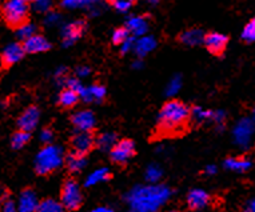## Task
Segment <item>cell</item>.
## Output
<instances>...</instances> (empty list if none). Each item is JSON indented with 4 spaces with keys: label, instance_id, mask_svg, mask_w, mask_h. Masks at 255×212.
Here are the masks:
<instances>
[{
    "label": "cell",
    "instance_id": "33",
    "mask_svg": "<svg viewBox=\"0 0 255 212\" xmlns=\"http://www.w3.org/2000/svg\"><path fill=\"white\" fill-rule=\"evenodd\" d=\"M91 3V0H63V7L66 8H80Z\"/></svg>",
    "mask_w": 255,
    "mask_h": 212
},
{
    "label": "cell",
    "instance_id": "35",
    "mask_svg": "<svg viewBox=\"0 0 255 212\" xmlns=\"http://www.w3.org/2000/svg\"><path fill=\"white\" fill-rule=\"evenodd\" d=\"M114 5H115V8H117L118 11H121V12H127L131 7V1H128V0H117V1L114 3Z\"/></svg>",
    "mask_w": 255,
    "mask_h": 212
},
{
    "label": "cell",
    "instance_id": "8",
    "mask_svg": "<svg viewBox=\"0 0 255 212\" xmlns=\"http://www.w3.org/2000/svg\"><path fill=\"white\" fill-rule=\"evenodd\" d=\"M39 117H40V112L36 107H28L24 112L21 113L20 117L17 119V127L19 131H24V132H31L32 129L38 125Z\"/></svg>",
    "mask_w": 255,
    "mask_h": 212
},
{
    "label": "cell",
    "instance_id": "21",
    "mask_svg": "<svg viewBox=\"0 0 255 212\" xmlns=\"http://www.w3.org/2000/svg\"><path fill=\"white\" fill-rule=\"evenodd\" d=\"M78 102H79V94L75 91H72L70 88L64 90V91L60 94V96H59V103H60V106L64 107V108H71V107H74Z\"/></svg>",
    "mask_w": 255,
    "mask_h": 212
},
{
    "label": "cell",
    "instance_id": "1",
    "mask_svg": "<svg viewBox=\"0 0 255 212\" xmlns=\"http://www.w3.org/2000/svg\"><path fill=\"white\" fill-rule=\"evenodd\" d=\"M170 192L166 186H144L134 188L127 200L132 212H155L167 202Z\"/></svg>",
    "mask_w": 255,
    "mask_h": 212
},
{
    "label": "cell",
    "instance_id": "14",
    "mask_svg": "<svg viewBox=\"0 0 255 212\" xmlns=\"http://www.w3.org/2000/svg\"><path fill=\"white\" fill-rule=\"evenodd\" d=\"M24 54V48H23L21 44H19V43H11L3 51V54H1V62L7 67L12 66V64L19 62V60H21Z\"/></svg>",
    "mask_w": 255,
    "mask_h": 212
},
{
    "label": "cell",
    "instance_id": "4",
    "mask_svg": "<svg viewBox=\"0 0 255 212\" xmlns=\"http://www.w3.org/2000/svg\"><path fill=\"white\" fill-rule=\"evenodd\" d=\"M82 203H83V196H82L79 184L74 179L66 180L60 192V204L63 208L75 211L82 206Z\"/></svg>",
    "mask_w": 255,
    "mask_h": 212
},
{
    "label": "cell",
    "instance_id": "27",
    "mask_svg": "<svg viewBox=\"0 0 255 212\" xmlns=\"http://www.w3.org/2000/svg\"><path fill=\"white\" fill-rule=\"evenodd\" d=\"M31 136H29V132H24V131H17V132L13 133L12 140H11V144L15 150H19L21 147H24L27 143L29 141Z\"/></svg>",
    "mask_w": 255,
    "mask_h": 212
},
{
    "label": "cell",
    "instance_id": "26",
    "mask_svg": "<svg viewBox=\"0 0 255 212\" xmlns=\"http://www.w3.org/2000/svg\"><path fill=\"white\" fill-rule=\"evenodd\" d=\"M127 27L130 28L131 32H134L135 35H143L147 29V23L143 17H132L127 23Z\"/></svg>",
    "mask_w": 255,
    "mask_h": 212
},
{
    "label": "cell",
    "instance_id": "23",
    "mask_svg": "<svg viewBox=\"0 0 255 212\" xmlns=\"http://www.w3.org/2000/svg\"><path fill=\"white\" fill-rule=\"evenodd\" d=\"M156 46V43H155L154 38H150V36H144L138 42H135V51H136V54L138 55H147L150 51H152Z\"/></svg>",
    "mask_w": 255,
    "mask_h": 212
},
{
    "label": "cell",
    "instance_id": "20",
    "mask_svg": "<svg viewBox=\"0 0 255 212\" xmlns=\"http://www.w3.org/2000/svg\"><path fill=\"white\" fill-rule=\"evenodd\" d=\"M111 178V175H110L109 168H98L92 172L90 176L86 180V186L87 187H91V186H95L98 183H102V182H106V180H109Z\"/></svg>",
    "mask_w": 255,
    "mask_h": 212
},
{
    "label": "cell",
    "instance_id": "28",
    "mask_svg": "<svg viewBox=\"0 0 255 212\" xmlns=\"http://www.w3.org/2000/svg\"><path fill=\"white\" fill-rule=\"evenodd\" d=\"M190 113H193V119L197 123H203L206 120H214V112H211V111H205L201 107H195Z\"/></svg>",
    "mask_w": 255,
    "mask_h": 212
},
{
    "label": "cell",
    "instance_id": "34",
    "mask_svg": "<svg viewBox=\"0 0 255 212\" xmlns=\"http://www.w3.org/2000/svg\"><path fill=\"white\" fill-rule=\"evenodd\" d=\"M180 78L179 76H175L174 79L170 82V84H168L167 87V94L168 95H174V94H176L178 92V90L180 88Z\"/></svg>",
    "mask_w": 255,
    "mask_h": 212
},
{
    "label": "cell",
    "instance_id": "47",
    "mask_svg": "<svg viewBox=\"0 0 255 212\" xmlns=\"http://www.w3.org/2000/svg\"><path fill=\"white\" fill-rule=\"evenodd\" d=\"M109 1H113V3H115V1H117V0H109Z\"/></svg>",
    "mask_w": 255,
    "mask_h": 212
},
{
    "label": "cell",
    "instance_id": "19",
    "mask_svg": "<svg viewBox=\"0 0 255 212\" xmlns=\"http://www.w3.org/2000/svg\"><path fill=\"white\" fill-rule=\"evenodd\" d=\"M225 167L227 170L235 171V172H245L250 170L251 162L246 158H229L225 162Z\"/></svg>",
    "mask_w": 255,
    "mask_h": 212
},
{
    "label": "cell",
    "instance_id": "9",
    "mask_svg": "<svg viewBox=\"0 0 255 212\" xmlns=\"http://www.w3.org/2000/svg\"><path fill=\"white\" fill-rule=\"evenodd\" d=\"M254 131V123L253 119H242L239 121L237 127L234 129V137L235 141L238 143L239 146H247L250 143L251 135Z\"/></svg>",
    "mask_w": 255,
    "mask_h": 212
},
{
    "label": "cell",
    "instance_id": "24",
    "mask_svg": "<svg viewBox=\"0 0 255 212\" xmlns=\"http://www.w3.org/2000/svg\"><path fill=\"white\" fill-rule=\"evenodd\" d=\"M84 166H86V158L82 155L71 154L67 158V168L74 174L80 172L84 168Z\"/></svg>",
    "mask_w": 255,
    "mask_h": 212
},
{
    "label": "cell",
    "instance_id": "25",
    "mask_svg": "<svg viewBox=\"0 0 255 212\" xmlns=\"http://www.w3.org/2000/svg\"><path fill=\"white\" fill-rule=\"evenodd\" d=\"M36 212H64V208L56 200L46 199L43 202H39L38 211Z\"/></svg>",
    "mask_w": 255,
    "mask_h": 212
},
{
    "label": "cell",
    "instance_id": "42",
    "mask_svg": "<svg viewBox=\"0 0 255 212\" xmlns=\"http://www.w3.org/2000/svg\"><path fill=\"white\" fill-rule=\"evenodd\" d=\"M243 212H255L254 200H250V202H249V203L246 204V207H245Z\"/></svg>",
    "mask_w": 255,
    "mask_h": 212
},
{
    "label": "cell",
    "instance_id": "16",
    "mask_svg": "<svg viewBox=\"0 0 255 212\" xmlns=\"http://www.w3.org/2000/svg\"><path fill=\"white\" fill-rule=\"evenodd\" d=\"M187 203L191 210L198 211V210H202L209 204V195L202 190H193L188 194Z\"/></svg>",
    "mask_w": 255,
    "mask_h": 212
},
{
    "label": "cell",
    "instance_id": "29",
    "mask_svg": "<svg viewBox=\"0 0 255 212\" xmlns=\"http://www.w3.org/2000/svg\"><path fill=\"white\" fill-rule=\"evenodd\" d=\"M35 29H36L35 28V25L29 24V23H23V24L17 27V38L21 39V40H27V39L31 38L32 35H35Z\"/></svg>",
    "mask_w": 255,
    "mask_h": 212
},
{
    "label": "cell",
    "instance_id": "13",
    "mask_svg": "<svg viewBox=\"0 0 255 212\" xmlns=\"http://www.w3.org/2000/svg\"><path fill=\"white\" fill-rule=\"evenodd\" d=\"M50 42L47 40L44 36L42 35H32L31 38H28L27 40H24V44H23V48H24V52H28V54H39V52H44V51L50 50Z\"/></svg>",
    "mask_w": 255,
    "mask_h": 212
},
{
    "label": "cell",
    "instance_id": "7",
    "mask_svg": "<svg viewBox=\"0 0 255 212\" xmlns=\"http://www.w3.org/2000/svg\"><path fill=\"white\" fill-rule=\"evenodd\" d=\"M71 146L72 150H74L72 154L86 156V155L94 148V146H95V137L92 136L91 132L78 131V132L72 136Z\"/></svg>",
    "mask_w": 255,
    "mask_h": 212
},
{
    "label": "cell",
    "instance_id": "45",
    "mask_svg": "<svg viewBox=\"0 0 255 212\" xmlns=\"http://www.w3.org/2000/svg\"><path fill=\"white\" fill-rule=\"evenodd\" d=\"M94 212H113L111 210H107V208H99V210H95Z\"/></svg>",
    "mask_w": 255,
    "mask_h": 212
},
{
    "label": "cell",
    "instance_id": "17",
    "mask_svg": "<svg viewBox=\"0 0 255 212\" xmlns=\"http://www.w3.org/2000/svg\"><path fill=\"white\" fill-rule=\"evenodd\" d=\"M82 96L84 102H101L106 96V90L102 86H91V87L84 88L80 91L79 98Z\"/></svg>",
    "mask_w": 255,
    "mask_h": 212
},
{
    "label": "cell",
    "instance_id": "5",
    "mask_svg": "<svg viewBox=\"0 0 255 212\" xmlns=\"http://www.w3.org/2000/svg\"><path fill=\"white\" fill-rule=\"evenodd\" d=\"M3 13L7 23L12 27H19L23 23H25L27 13H28V7L27 3L23 0H7L3 8Z\"/></svg>",
    "mask_w": 255,
    "mask_h": 212
},
{
    "label": "cell",
    "instance_id": "36",
    "mask_svg": "<svg viewBox=\"0 0 255 212\" xmlns=\"http://www.w3.org/2000/svg\"><path fill=\"white\" fill-rule=\"evenodd\" d=\"M52 137H54V133H52V131L48 128H44L40 132V140L43 141V143H46V144H48L51 140H52Z\"/></svg>",
    "mask_w": 255,
    "mask_h": 212
},
{
    "label": "cell",
    "instance_id": "12",
    "mask_svg": "<svg viewBox=\"0 0 255 212\" xmlns=\"http://www.w3.org/2000/svg\"><path fill=\"white\" fill-rule=\"evenodd\" d=\"M203 42H205L206 47H207V50L210 52H213L214 55H221L223 50L226 48L229 39L225 35H222V33L211 32L209 35H206Z\"/></svg>",
    "mask_w": 255,
    "mask_h": 212
},
{
    "label": "cell",
    "instance_id": "11",
    "mask_svg": "<svg viewBox=\"0 0 255 212\" xmlns=\"http://www.w3.org/2000/svg\"><path fill=\"white\" fill-rule=\"evenodd\" d=\"M38 196L32 190H24L17 200V212H36L38 211Z\"/></svg>",
    "mask_w": 255,
    "mask_h": 212
},
{
    "label": "cell",
    "instance_id": "32",
    "mask_svg": "<svg viewBox=\"0 0 255 212\" xmlns=\"http://www.w3.org/2000/svg\"><path fill=\"white\" fill-rule=\"evenodd\" d=\"M128 39V29L127 28H118L115 29V32L113 35V42L115 44H122Z\"/></svg>",
    "mask_w": 255,
    "mask_h": 212
},
{
    "label": "cell",
    "instance_id": "40",
    "mask_svg": "<svg viewBox=\"0 0 255 212\" xmlns=\"http://www.w3.org/2000/svg\"><path fill=\"white\" fill-rule=\"evenodd\" d=\"M3 212H17L16 203L12 200H5L3 204Z\"/></svg>",
    "mask_w": 255,
    "mask_h": 212
},
{
    "label": "cell",
    "instance_id": "2",
    "mask_svg": "<svg viewBox=\"0 0 255 212\" xmlns=\"http://www.w3.org/2000/svg\"><path fill=\"white\" fill-rule=\"evenodd\" d=\"M191 116L190 109L179 100H170L164 104L158 119V131L162 135H175L182 132Z\"/></svg>",
    "mask_w": 255,
    "mask_h": 212
},
{
    "label": "cell",
    "instance_id": "18",
    "mask_svg": "<svg viewBox=\"0 0 255 212\" xmlns=\"http://www.w3.org/2000/svg\"><path fill=\"white\" fill-rule=\"evenodd\" d=\"M203 39H205V35L199 28L188 29L180 35V42H183L184 44H188V46H197L203 42Z\"/></svg>",
    "mask_w": 255,
    "mask_h": 212
},
{
    "label": "cell",
    "instance_id": "38",
    "mask_svg": "<svg viewBox=\"0 0 255 212\" xmlns=\"http://www.w3.org/2000/svg\"><path fill=\"white\" fill-rule=\"evenodd\" d=\"M68 88H70V90H72V91H75V92H78V94H80V91L83 90V86H82V83H80L79 80L70 79L68 80Z\"/></svg>",
    "mask_w": 255,
    "mask_h": 212
},
{
    "label": "cell",
    "instance_id": "6",
    "mask_svg": "<svg viewBox=\"0 0 255 212\" xmlns=\"http://www.w3.org/2000/svg\"><path fill=\"white\" fill-rule=\"evenodd\" d=\"M111 160L117 164H126L130 162V159L135 155V144L131 140L117 141V144L110 151Z\"/></svg>",
    "mask_w": 255,
    "mask_h": 212
},
{
    "label": "cell",
    "instance_id": "41",
    "mask_svg": "<svg viewBox=\"0 0 255 212\" xmlns=\"http://www.w3.org/2000/svg\"><path fill=\"white\" fill-rule=\"evenodd\" d=\"M58 17V13H51V15H48V17H47V23H48V24H55V23L59 20Z\"/></svg>",
    "mask_w": 255,
    "mask_h": 212
},
{
    "label": "cell",
    "instance_id": "46",
    "mask_svg": "<svg viewBox=\"0 0 255 212\" xmlns=\"http://www.w3.org/2000/svg\"><path fill=\"white\" fill-rule=\"evenodd\" d=\"M23 1H25V3H28V1H32V3H35L36 0H23Z\"/></svg>",
    "mask_w": 255,
    "mask_h": 212
},
{
    "label": "cell",
    "instance_id": "43",
    "mask_svg": "<svg viewBox=\"0 0 255 212\" xmlns=\"http://www.w3.org/2000/svg\"><path fill=\"white\" fill-rule=\"evenodd\" d=\"M76 72H78V75L79 76H87L88 74H90V70H88L87 67H79V68L76 70Z\"/></svg>",
    "mask_w": 255,
    "mask_h": 212
},
{
    "label": "cell",
    "instance_id": "3",
    "mask_svg": "<svg viewBox=\"0 0 255 212\" xmlns=\"http://www.w3.org/2000/svg\"><path fill=\"white\" fill-rule=\"evenodd\" d=\"M63 164V151L58 146H46L36 156L35 170L39 175L54 172Z\"/></svg>",
    "mask_w": 255,
    "mask_h": 212
},
{
    "label": "cell",
    "instance_id": "22",
    "mask_svg": "<svg viewBox=\"0 0 255 212\" xmlns=\"http://www.w3.org/2000/svg\"><path fill=\"white\" fill-rule=\"evenodd\" d=\"M95 144L101 151H111V148L117 144V135L113 132L102 133L95 140Z\"/></svg>",
    "mask_w": 255,
    "mask_h": 212
},
{
    "label": "cell",
    "instance_id": "37",
    "mask_svg": "<svg viewBox=\"0 0 255 212\" xmlns=\"http://www.w3.org/2000/svg\"><path fill=\"white\" fill-rule=\"evenodd\" d=\"M35 4H36V8H38L39 11H47V9L51 8L52 1H51V0H36Z\"/></svg>",
    "mask_w": 255,
    "mask_h": 212
},
{
    "label": "cell",
    "instance_id": "44",
    "mask_svg": "<svg viewBox=\"0 0 255 212\" xmlns=\"http://www.w3.org/2000/svg\"><path fill=\"white\" fill-rule=\"evenodd\" d=\"M206 172H207V174H210V175L215 174V172H217V167H215V166H209V167H207V168H206Z\"/></svg>",
    "mask_w": 255,
    "mask_h": 212
},
{
    "label": "cell",
    "instance_id": "30",
    "mask_svg": "<svg viewBox=\"0 0 255 212\" xmlns=\"http://www.w3.org/2000/svg\"><path fill=\"white\" fill-rule=\"evenodd\" d=\"M162 178V170L158 166H150L146 171V179L151 183H156Z\"/></svg>",
    "mask_w": 255,
    "mask_h": 212
},
{
    "label": "cell",
    "instance_id": "48",
    "mask_svg": "<svg viewBox=\"0 0 255 212\" xmlns=\"http://www.w3.org/2000/svg\"><path fill=\"white\" fill-rule=\"evenodd\" d=\"M128 1H132V0H128Z\"/></svg>",
    "mask_w": 255,
    "mask_h": 212
},
{
    "label": "cell",
    "instance_id": "10",
    "mask_svg": "<svg viewBox=\"0 0 255 212\" xmlns=\"http://www.w3.org/2000/svg\"><path fill=\"white\" fill-rule=\"evenodd\" d=\"M71 121L76 128L79 131H83V132H90L95 127V116L88 109L78 111L76 113H74L71 117Z\"/></svg>",
    "mask_w": 255,
    "mask_h": 212
},
{
    "label": "cell",
    "instance_id": "39",
    "mask_svg": "<svg viewBox=\"0 0 255 212\" xmlns=\"http://www.w3.org/2000/svg\"><path fill=\"white\" fill-rule=\"evenodd\" d=\"M134 46H135L134 39L128 38V39H127V40H125V42H123L121 44L122 52H123V54H126V52H128V51H130L131 48H134Z\"/></svg>",
    "mask_w": 255,
    "mask_h": 212
},
{
    "label": "cell",
    "instance_id": "31",
    "mask_svg": "<svg viewBox=\"0 0 255 212\" xmlns=\"http://www.w3.org/2000/svg\"><path fill=\"white\" fill-rule=\"evenodd\" d=\"M242 38L243 40H246V42H253L255 38V23L254 20H251L249 24L245 27L242 32Z\"/></svg>",
    "mask_w": 255,
    "mask_h": 212
},
{
    "label": "cell",
    "instance_id": "15",
    "mask_svg": "<svg viewBox=\"0 0 255 212\" xmlns=\"http://www.w3.org/2000/svg\"><path fill=\"white\" fill-rule=\"evenodd\" d=\"M84 21H72L70 24H67L62 31L63 40H64V46H70L74 42H76L78 39L82 36V33L84 31Z\"/></svg>",
    "mask_w": 255,
    "mask_h": 212
},
{
    "label": "cell",
    "instance_id": "49",
    "mask_svg": "<svg viewBox=\"0 0 255 212\" xmlns=\"http://www.w3.org/2000/svg\"><path fill=\"white\" fill-rule=\"evenodd\" d=\"M174 212H176V211H174Z\"/></svg>",
    "mask_w": 255,
    "mask_h": 212
}]
</instances>
